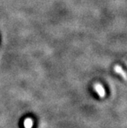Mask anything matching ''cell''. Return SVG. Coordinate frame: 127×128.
Listing matches in <instances>:
<instances>
[{
    "label": "cell",
    "instance_id": "1",
    "mask_svg": "<svg viewBox=\"0 0 127 128\" xmlns=\"http://www.w3.org/2000/svg\"><path fill=\"white\" fill-rule=\"evenodd\" d=\"M94 88L96 90V92L97 93V94L100 98H104L105 97V95H106L105 89L103 88V87L100 84H95L94 85Z\"/></svg>",
    "mask_w": 127,
    "mask_h": 128
},
{
    "label": "cell",
    "instance_id": "2",
    "mask_svg": "<svg viewBox=\"0 0 127 128\" xmlns=\"http://www.w3.org/2000/svg\"><path fill=\"white\" fill-rule=\"evenodd\" d=\"M114 72H117L119 74H120L123 78L124 80H126V74L124 70L120 65H116V66L114 67Z\"/></svg>",
    "mask_w": 127,
    "mask_h": 128
},
{
    "label": "cell",
    "instance_id": "3",
    "mask_svg": "<svg viewBox=\"0 0 127 128\" xmlns=\"http://www.w3.org/2000/svg\"><path fill=\"white\" fill-rule=\"evenodd\" d=\"M25 128H31L33 126V120L31 118H27L24 121Z\"/></svg>",
    "mask_w": 127,
    "mask_h": 128
}]
</instances>
